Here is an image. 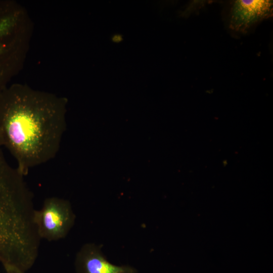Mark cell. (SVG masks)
Masks as SVG:
<instances>
[{
  "label": "cell",
  "instance_id": "cell-1",
  "mask_svg": "<svg viewBox=\"0 0 273 273\" xmlns=\"http://www.w3.org/2000/svg\"><path fill=\"white\" fill-rule=\"evenodd\" d=\"M67 99L14 83L0 92V147L15 158L24 176L54 159L66 130Z\"/></svg>",
  "mask_w": 273,
  "mask_h": 273
},
{
  "label": "cell",
  "instance_id": "cell-2",
  "mask_svg": "<svg viewBox=\"0 0 273 273\" xmlns=\"http://www.w3.org/2000/svg\"><path fill=\"white\" fill-rule=\"evenodd\" d=\"M33 202L24 176L8 163L0 147V262L6 272L25 269L38 253Z\"/></svg>",
  "mask_w": 273,
  "mask_h": 273
},
{
  "label": "cell",
  "instance_id": "cell-3",
  "mask_svg": "<svg viewBox=\"0 0 273 273\" xmlns=\"http://www.w3.org/2000/svg\"><path fill=\"white\" fill-rule=\"evenodd\" d=\"M26 9L14 1L0 0V92L22 69L33 32Z\"/></svg>",
  "mask_w": 273,
  "mask_h": 273
},
{
  "label": "cell",
  "instance_id": "cell-4",
  "mask_svg": "<svg viewBox=\"0 0 273 273\" xmlns=\"http://www.w3.org/2000/svg\"><path fill=\"white\" fill-rule=\"evenodd\" d=\"M75 215L68 200L46 198L39 210H35L33 221L40 239L56 241L65 238L73 226Z\"/></svg>",
  "mask_w": 273,
  "mask_h": 273
},
{
  "label": "cell",
  "instance_id": "cell-5",
  "mask_svg": "<svg viewBox=\"0 0 273 273\" xmlns=\"http://www.w3.org/2000/svg\"><path fill=\"white\" fill-rule=\"evenodd\" d=\"M272 1L238 0L231 8L230 28L234 31L246 32L254 24L272 15Z\"/></svg>",
  "mask_w": 273,
  "mask_h": 273
},
{
  "label": "cell",
  "instance_id": "cell-6",
  "mask_svg": "<svg viewBox=\"0 0 273 273\" xmlns=\"http://www.w3.org/2000/svg\"><path fill=\"white\" fill-rule=\"evenodd\" d=\"M76 273H136L129 265L118 266L107 260L101 247L94 243L84 245L78 252L75 260Z\"/></svg>",
  "mask_w": 273,
  "mask_h": 273
}]
</instances>
